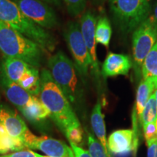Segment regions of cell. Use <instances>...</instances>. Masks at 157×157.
Returning a JSON list of instances; mask_svg holds the SVG:
<instances>
[{
  "mask_svg": "<svg viewBox=\"0 0 157 157\" xmlns=\"http://www.w3.org/2000/svg\"><path fill=\"white\" fill-rule=\"evenodd\" d=\"M40 77L39 100L48 110L50 118L59 129L65 133L70 127L80 126L71 104L54 81L50 71L42 69Z\"/></svg>",
  "mask_w": 157,
  "mask_h": 157,
  "instance_id": "6da1fadb",
  "label": "cell"
},
{
  "mask_svg": "<svg viewBox=\"0 0 157 157\" xmlns=\"http://www.w3.org/2000/svg\"><path fill=\"white\" fill-rule=\"evenodd\" d=\"M48 70L71 105L80 107L84 100L82 76L75 64L61 51L52 55L48 61Z\"/></svg>",
  "mask_w": 157,
  "mask_h": 157,
  "instance_id": "7a4b0ae2",
  "label": "cell"
},
{
  "mask_svg": "<svg viewBox=\"0 0 157 157\" xmlns=\"http://www.w3.org/2000/svg\"><path fill=\"white\" fill-rule=\"evenodd\" d=\"M0 21L37 43L45 52H52L56 49V37L25 17L12 0H0Z\"/></svg>",
  "mask_w": 157,
  "mask_h": 157,
  "instance_id": "3957f363",
  "label": "cell"
},
{
  "mask_svg": "<svg viewBox=\"0 0 157 157\" xmlns=\"http://www.w3.org/2000/svg\"><path fill=\"white\" fill-rule=\"evenodd\" d=\"M0 52L4 56L21 59L38 68L46 52L37 43L1 21Z\"/></svg>",
  "mask_w": 157,
  "mask_h": 157,
  "instance_id": "277c9868",
  "label": "cell"
},
{
  "mask_svg": "<svg viewBox=\"0 0 157 157\" xmlns=\"http://www.w3.org/2000/svg\"><path fill=\"white\" fill-rule=\"evenodd\" d=\"M115 26L122 34L132 33L150 15V0H109Z\"/></svg>",
  "mask_w": 157,
  "mask_h": 157,
  "instance_id": "5b68a950",
  "label": "cell"
},
{
  "mask_svg": "<svg viewBox=\"0 0 157 157\" xmlns=\"http://www.w3.org/2000/svg\"><path fill=\"white\" fill-rule=\"evenodd\" d=\"M132 33V68L139 81L143 63L157 41V24L148 17Z\"/></svg>",
  "mask_w": 157,
  "mask_h": 157,
  "instance_id": "8992f818",
  "label": "cell"
},
{
  "mask_svg": "<svg viewBox=\"0 0 157 157\" xmlns=\"http://www.w3.org/2000/svg\"><path fill=\"white\" fill-rule=\"evenodd\" d=\"M63 36L69 48L78 73L85 83L88 77L90 60L79 23L69 21L64 29Z\"/></svg>",
  "mask_w": 157,
  "mask_h": 157,
  "instance_id": "52a82bcc",
  "label": "cell"
},
{
  "mask_svg": "<svg viewBox=\"0 0 157 157\" xmlns=\"http://www.w3.org/2000/svg\"><path fill=\"white\" fill-rule=\"evenodd\" d=\"M30 21L44 29L58 26L59 21L54 10L43 0H12Z\"/></svg>",
  "mask_w": 157,
  "mask_h": 157,
  "instance_id": "ba28073f",
  "label": "cell"
},
{
  "mask_svg": "<svg viewBox=\"0 0 157 157\" xmlns=\"http://www.w3.org/2000/svg\"><path fill=\"white\" fill-rule=\"evenodd\" d=\"M25 148L39 150L49 157H74L71 147L48 136H36L28 131L22 141Z\"/></svg>",
  "mask_w": 157,
  "mask_h": 157,
  "instance_id": "9c48e42d",
  "label": "cell"
},
{
  "mask_svg": "<svg viewBox=\"0 0 157 157\" xmlns=\"http://www.w3.org/2000/svg\"><path fill=\"white\" fill-rule=\"evenodd\" d=\"M97 19L92 11H85L80 19V29L83 35L84 42L87 46L90 60V68L95 82L100 84V69L97 53H96L95 25Z\"/></svg>",
  "mask_w": 157,
  "mask_h": 157,
  "instance_id": "30bf717a",
  "label": "cell"
},
{
  "mask_svg": "<svg viewBox=\"0 0 157 157\" xmlns=\"http://www.w3.org/2000/svg\"><path fill=\"white\" fill-rule=\"evenodd\" d=\"M0 88L8 101L20 110L32 103L36 96L31 95L18 84L10 79L0 70Z\"/></svg>",
  "mask_w": 157,
  "mask_h": 157,
  "instance_id": "8fae6325",
  "label": "cell"
},
{
  "mask_svg": "<svg viewBox=\"0 0 157 157\" xmlns=\"http://www.w3.org/2000/svg\"><path fill=\"white\" fill-rule=\"evenodd\" d=\"M157 86L154 82L149 79H142L137 90L136 100L135 106L133 108L132 113V124L133 132L135 135V146H137L138 143V122L140 123L141 116H142L145 105L148 101V98L156 90Z\"/></svg>",
  "mask_w": 157,
  "mask_h": 157,
  "instance_id": "7c38bea8",
  "label": "cell"
},
{
  "mask_svg": "<svg viewBox=\"0 0 157 157\" xmlns=\"http://www.w3.org/2000/svg\"><path fill=\"white\" fill-rule=\"evenodd\" d=\"M0 124L10 136L21 143L29 130L21 117L4 105H0Z\"/></svg>",
  "mask_w": 157,
  "mask_h": 157,
  "instance_id": "4fadbf2b",
  "label": "cell"
},
{
  "mask_svg": "<svg viewBox=\"0 0 157 157\" xmlns=\"http://www.w3.org/2000/svg\"><path fill=\"white\" fill-rule=\"evenodd\" d=\"M132 68V60L129 56L109 52L102 65L101 74L103 78L127 76Z\"/></svg>",
  "mask_w": 157,
  "mask_h": 157,
  "instance_id": "5bb4252c",
  "label": "cell"
},
{
  "mask_svg": "<svg viewBox=\"0 0 157 157\" xmlns=\"http://www.w3.org/2000/svg\"><path fill=\"white\" fill-rule=\"evenodd\" d=\"M110 153L123 155L130 152L135 147V135L132 129H119L109 135L107 139Z\"/></svg>",
  "mask_w": 157,
  "mask_h": 157,
  "instance_id": "9a60e30c",
  "label": "cell"
},
{
  "mask_svg": "<svg viewBox=\"0 0 157 157\" xmlns=\"http://www.w3.org/2000/svg\"><path fill=\"white\" fill-rule=\"evenodd\" d=\"M34 66L18 58L4 56L0 61V70L10 79L18 84Z\"/></svg>",
  "mask_w": 157,
  "mask_h": 157,
  "instance_id": "2e32d148",
  "label": "cell"
},
{
  "mask_svg": "<svg viewBox=\"0 0 157 157\" xmlns=\"http://www.w3.org/2000/svg\"><path fill=\"white\" fill-rule=\"evenodd\" d=\"M91 124L96 137H98L100 143H101V145L105 149L108 156L111 157V153L108 149L104 117L102 113V106L100 100H98L97 103L93 109V112L91 114Z\"/></svg>",
  "mask_w": 157,
  "mask_h": 157,
  "instance_id": "e0dca14e",
  "label": "cell"
},
{
  "mask_svg": "<svg viewBox=\"0 0 157 157\" xmlns=\"http://www.w3.org/2000/svg\"><path fill=\"white\" fill-rule=\"evenodd\" d=\"M27 120L32 123H38L50 117V113L43 105L39 98H36L32 103L19 110Z\"/></svg>",
  "mask_w": 157,
  "mask_h": 157,
  "instance_id": "ac0fdd59",
  "label": "cell"
},
{
  "mask_svg": "<svg viewBox=\"0 0 157 157\" xmlns=\"http://www.w3.org/2000/svg\"><path fill=\"white\" fill-rule=\"evenodd\" d=\"M141 76L142 79L151 80L157 86V41L143 63Z\"/></svg>",
  "mask_w": 157,
  "mask_h": 157,
  "instance_id": "d6986e66",
  "label": "cell"
},
{
  "mask_svg": "<svg viewBox=\"0 0 157 157\" xmlns=\"http://www.w3.org/2000/svg\"><path fill=\"white\" fill-rule=\"evenodd\" d=\"M112 35V29L109 18L103 15L98 17L95 25L96 43L109 48Z\"/></svg>",
  "mask_w": 157,
  "mask_h": 157,
  "instance_id": "ffe728a7",
  "label": "cell"
},
{
  "mask_svg": "<svg viewBox=\"0 0 157 157\" xmlns=\"http://www.w3.org/2000/svg\"><path fill=\"white\" fill-rule=\"evenodd\" d=\"M157 119V105L156 101V95L154 92L148 98V101L145 105L142 116L140 119V124L142 127L147 124L153 121H156Z\"/></svg>",
  "mask_w": 157,
  "mask_h": 157,
  "instance_id": "44dd1931",
  "label": "cell"
},
{
  "mask_svg": "<svg viewBox=\"0 0 157 157\" xmlns=\"http://www.w3.org/2000/svg\"><path fill=\"white\" fill-rule=\"evenodd\" d=\"M68 14L73 17L82 15L85 12L87 0H63Z\"/></svg>",
  "mask_w": 157,
  "mask_h": 157,
  "instance_id": "7402d4cb",
  "label": "cell"
},
{
  "mask_svg": "<svg viewBox=\"0 0 157 157\" xmlns=\"http://www.w3.org/2000/svg\"><path fill=\"white\" fill-rule=\"evenodd\" d=\"M88 152L91 157H110L105 152L101 143L95 139L91 133L88 132Z\"/></svg>",
  "mask_w": 157,
  "mask_h": 157,
  "instance_id": "603a6c76",
  "label": "cell"
},
{
  "mask_svg": "<svg viewBox=\"0 0 157 157\" xmlns=\"http://www.w3.org/2000/svg\"><path fill=\"white\" fill-rule=\"evenodd\" d=\"M64 134L67 137L69 143H74L78 146L83 140V132L80 126L70 127L66 129Z\"/></svg>",
  "mask_w": 157,
  "mask_h": 157,
  "instance_id": "cb8c5ba5",
  "label": "cell"
},
{
  "mask_svg": "<svg viewBox=\"0 0 157 157\" xmlns=\"http://www.w3.org/2000/svg\"><path fill=\"white\" fill-rule=\"evenodd\" d=\"M143 129L147 144L157 140L156 121H153V122L147 124L143 127Z\"/></svg>",
  "mask_w": 157,
  "mask_h": 157,
  "instance_id": "d4e9b609",
  "label": "cell"
},
{
  "mask_svg": "<svg viewBox=\"0 0 157 157\" xmlns=\"http://www.w3.org/2000/svg\"><path fill=\"white\" fill-rule=\"evenodd\" d=\"M0 157H46L29 150H21L8 154H2Z\"/></svg>",
  "mask_w": 157,
  "mask_h": 157,
  "instance_id": "484cf974",
  "label": "cell"
},
{
  "mask_svg": "<svg viewBox=\"0 0 157 157\" xmlns=\"http://www.w3.org/2000/svg\"><path fill=\"white\" fill-rule=\"evenodd\" d=\"M70 146L74 151V157H91L87 151L84 150L75 143L70 142Z\"/></svg>",
  "mask_w": 157,
  "mask_h": 157,
  "instance_id": "4316f807",
  "label": "cell"
},
{
  "mask_svg": "<svg viewBox=\"0 0 157 157\" xmlns=\"http://www.w3.org/2000/svg\"><path fill=\"white\" fill-rule=\"evenodd\" d=\"M147 157H157V140L148 143Z\"/></svg>",
  "mask_w": 157,
  "mask_h": 157,
  "instance_id": "83f0119b",
  "label": "cell"
},
{
  "mask_svg": "<svg viewBox=\"0 0 157 157\" xmlns=\"http://www.w3.org/2000/svg\"><path fill=\"white\" fill-rule=\"evenodd\" d=\"M149 17L154 22L157 24V0L154 5L151 6V13Z\"/></svg>",
  "mask_w": 157,
  "mask_h": 157,
  "instance_id": "f1b7e54d",
  "label": "cell"
},
{
  "mask_svg": "<svg viewBox=\"0 0 157 157\" xmlns=\"http://www.w3.org/2000/svg\"><path fill=\"white\" fill-rule=\"evenodd\" d=\"M49 5H52L55 6H60L61 5V0H43Z\"/></svg>",
  "mask_w": 157,
  "mask_h": 157,
  "instance_id": "f546056e",
  "label": "cell"
},
{
  "mask_svg": "<svg viewBox=\"0 0 157 157\" xmlns=\"http://www.w3.org/2000/svg\"><path fill=\"white\" fill-rule=\"evenodd\" d=\"M10 151L7 149L6 147L4 146L3 143L1 142V140H0V154H7V153H8Z\"/></svg>",
  "mask_w": 157,
  "mask_h": 157,
  "instance_id": "4dcf8cb0",
  "label": "cell"
},
{
  "mask_svg": "<svg viewBox=\"0 0 157 157\" xmlns=\"http://www.w3.org/2000/svg\"><path fill=\"white\" fill-rule=\"evenodd\" d=\"M95 4V5H98V6H101L103 5L104 3H105V2L106 1V0H91Z\"/></svg>",
  "mask_w": 157,
  "mask_h": 157,
  "instance_id": "1f68e13d",
  "label": "cell"
},
{
  "mask_svg": "<svg viewBox=\"0 0 157 157\" xmlns=\"http://www.w3.org/2000/svg\"><path fill=\"white\" fill-rule=\"evenodd\" d=\"M154 93H155V95H156V105H157V87L156 88V90H155ZM156 124H157V119H156Z\"/></svg>",
  "mask_w": 157,
  "mask_h": 157,
  "instance_id": "d6a6232c",
  "label": "cell"
},
{
  "mask_svg": "<svg viewBox=\"0 0 157 157\" xmlns=\"http://www.w3.org/2000/svg\"><path fill=\"white\" fill-rule=\"evenodd\" d=\"M0 140H1V142H2V136H1V132H0ZM4 145V144H3Z\"/></svg>",
  "mask_w": 157,
  "mask_h": 157,
  "instance_id": "836d02e7",
  "label": "cell"
}]
</instances>
